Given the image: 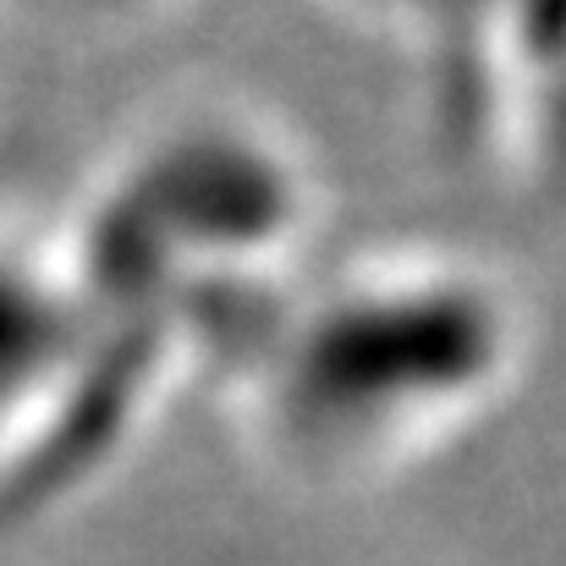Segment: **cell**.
I'll use <instances>...</instances> for the list:
<instances>
[{"mask_svg":"<svg viewBox=\"0 0 566 566\" xmlns=\"http://www.w3.org/2000/svg\"><path fill=\"white\" fill-rule=\"evenodd\" d=\"M534 353L512 270L468 242L385 237L314 259L220 364L231 423L297 490H375L484 429Z\"/></svg>","mask_w":566,"mask_h":566,"instance_id":"1","label":"cell"},{"mask_svg":"<svg viewBox=\"0 0 566 566\" xmlns=\"http://www.w3.org/2000/svg\"><path fill=\"white\" fill-rule=\"evenodd\" d=\"M308 144L253 99L138 122L55 231L83 303L160 358H231L319 259Z\"/></svg>","mask_w":566,"mask_h":566,"instance_id":"2","label":"cell"},{"mask_svg":"<svg viewBox=\"0 0 566 566\" xmlns=\"http://www.w3.org/2000/svg\"><path fill=\"white\" fill-rule=\"evenodd\" d=\"M446 127L479 160L490 182L534 192L556 171V105L562 55L556 11L545 6H484L451 17L440 44Z\"/></svg>","mask_w":566,"mask_h":566,"instance_id":"3","label":"cell"}]
</instances>
